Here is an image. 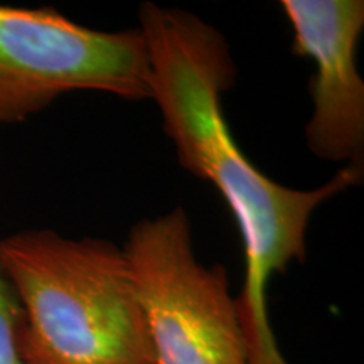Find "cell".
<instances>
[{
  "label": "cell",
  "mask_w": 364,
  "mask_h": 364,
  "mask_svg": "<svg viewBox=\"0 0 364 364\" xmlns=\"http://www.w3.org/2000/svg\"><path fill=\"white\" fill-rule=\"evenodd\" d=\"M140 33L147 44L152 100L179 164L211 182L233 213L245 247V282L236 297L250 364H289L270 326V279L307 258L314 211L363 179L344 167L316 189L272 181L241 152L228 129L223 95L233 88L236 65L225 36L201 17L144 2Z\"/></svg>",
  "instance_id": "6da1fadb"
},
{
  "label": "cell",
  "mask_w": 364,
  "mask_h": 364,
  "mask_svg": "<svg viewBox=\"0 0 364 364\" xmlns=\"http://www.w3.org/2000/svg\"><path fill=\"white\" fill-rule=\"evenodd\" d=\"M24 364H157L124 250L53 230L0 238Z\"/></svg>",
  "instance_id": "7a4b0ae2"
},
{
  "label": "cell",
  "mask_w": 364,
  "mask_h": 364,
  "mask_svg": "<svg viewBox=\"0 0 364 364\" xmlns=\"http://www.w3.org/2000/svg\"><path fill=\"white\" fill-rule=\"evenodd\" d=\"M122 250L157 364H250L226 268L198 260L184 208L136 223Z\"/></svg>",
  "instance_id": "3957f363"
},
{
  "label": "cell",
  "mask_w": 364,
  "mask_h": 364,
  "mask_svg": "<svg viewBox=\"0 0 364 364\" xmlns=\"http://www.w3.org/2000/svg\"><path fill=\"white\" fill-rule=\"evenodd\" d=\"M71 91L152 100L140 29H90L51 7L0 6V125L21 124Z\"/></svg>",
  "instance_id": "277c9868"
},
{
  "label": "cell",
  "mask_w": 364,
  "mask_h": 364,
  "mask_svg": "<svg viewBox=\"0 0 364 364\" xmlns=\"http://www.w3.org/2000/svg\"><path fill=\"white\" fill-rule=\"evenodd\" d=\"M294 31L292 53L311 58L312 117L306 125L311 152L363 171L364 83L356 66L364 29L363 0H282Z\"/></svg>",
  "instance_id": "5b68a950"
},
{
  "label": "cell",
  "mask_w": 364,
  "mask_h": 364,
  "mask_svg": "<svg viewBox=\"0 0 364 364\" xmlns=\"http://www.w3.org/2000/svg\"><path fill=\"white\" fill-rule=\"evenodd\" d=\"M22 307L0 265V364H24L21 356Z\"/></svg>",
  "instance_id": "8992f818"
}]
</instances>
